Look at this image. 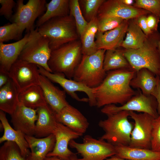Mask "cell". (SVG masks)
<instances>
[{
  "instance_id": "obj_1",
  "label": "cell",
  "mask_w": 160,
  "mask_h": 160,
  "mask_svg": "<svg viewBox=\"0 0 160 160\" xmlns=\"http://www.w3.org/2000/svg\"><path fill=\"white\" fill-rule=\"evenodd\" d=\"M135 71L122 69L110 71L102 83L93 89L98 108L110 104L123 105L135 94L130 85Z\"/></svg>"
},
{
  "instance_id": "obj_2",
  "label": "cell",
  "mask_w": 160,
  "mask_h": 160,
  "mask_svg": "<svg viewBox=\"0 0 160 160\" xmlns=\"http://www.w3.org/2000/svg\"><path fill=\"white\" fill-rule=\"evenodd\" d=\"M149 36L142 47L136 49H125L123 54L135 72L146 68L155 74L160 75V54L158 49L160 37L153 33Z\"/></svg>"
},
{
  "instance_id": "obj_3",
  "label": "cell",
  "mask_w": 160,
  "mask_h": 160,
  "mask_svg": "<svg viewBox=\"0 0 160 160\" xmlns=\"http://www.w3.org/2000/svg\"><path fill=\"white\" fill-rule=\"evenodd\" d=\"M38 30L41 35L48 39L52 51L80 39L74 19L69 14L51 19L38 28Z\"/></svg>"
},
{
  "instance_id": "obj_4",
  "label": "cell",
  "mask_w": 160,
  "mask_h": 160,
  "mask_svg": "<svg viewBox=\"0 0 160 160\" xmlns=\"http://www.w3.org/2000/svg\"><path fill=\"white\" fill-rule=\"evenodd\" d=\"M82 56L81 42L78 40L52 50L48 65L52 73L63 74L71 79Z\"/></svg>"
},
{
  "instance_id": "obj_5",
  "label": "cell",
  "mask_w": 160,
  "mask_h": 160,
  "mask_svg": "<svg viewBox=\"0 0 160 160\" xmlns=\"http://www.w3.org/2000/svg\"><path fill=\"white\" fill-rule=\"evenodd\" d=\"M107 116L106 119L99 122V126L105 132L99 138L114 145L129 146L134 127L128 119L129 112L121 111Z\"/></svg>"
},
{
  "instance_id": "obj_6",
  "label": "cell",
  "mask_w": 160,
  "mask_h": 160,
  "mask_svg": "<svg viewBox=\"0 0 160 160\" xmlns=\"http://www.w3.org/2000/svg\"><path fill=\"white\" fill-rule=\"evenodd\" d=\"M106 51L100 49L92 55H83L75 70L73 80L91 88L99 86L107 74L103 68Z\"/></svg>"
},
{
  "instance_id": "obj_7",
  "label": "cell",
  "mask_w": 160,
  "mask_h": 160,
  "mask_svg": "<svg viewBox=\"0 0 160 160\" xmlns=\"http://www.w3.org/2000/svg\"><path fill=\"white\" fill-rule=\"evenodd\" d=\"M30 32V39L24 47L18 59L39 65L52 73L48 65L52 51L48 39L39 33L38 28Z\"/></svg>"
},
{
  "instance_id": "obj_8",
  "label": "cell",
  "mask_w": 160,
  "mask_h": 160,
  "mask_svg": "<svg viewBox=\"0 0 160 160\" xmlns=\"http://www.w3.org/2000/svg\"><path fill=\"white\" fill-rule=\"evenodd\" d=\"M69 145L75 149L82 158L76 160H105L116 154L115 146L99 138L97 139L89 135L84 136L82 143L72 140Z\"/></svg>"
},
{
  "instance_id": "obj_9",
  "label": "cell",
  "mask_w": 160,
  "mask_h": 160,
  "mask_svg": "<svg viewBox=\"0 0 160 160\" xmlns=\"http://www.w3.org/2000/svg\"><path fill=\"white\" fill-rule=\"evenodd\" d=\"M40 74L51 81L59 84L64 90L72 98L80 102H88L91 106H96V101L93 89L74 80L68 79L63 74L48 71L41 66L37 65Z\"/></svg>"
},
{
  "instance_id": "obj_10",
  "label": "cell",
  "mask_w": 160,
  "mask_h": 160,
  "mask_svg": "<svg viewBox=\"0 0 160 160\" xmlns=\"http://www.w3.org/2000/svg\"><path fill=\"white\" fill-rule=\"evenodd\" d=\"M8 74L19 93L32 86L40 85L41 74L35 64L18 59Z\"/></svg>"
},
{
  "instance_id": "obj_11",
  "label": "cell",
  "mask_w": 160,
  "mask_h": 160,
  "mask_svg": "<svg viewBox=\"0 0 160 160\" xmlns=\"http://www.w3.org/2000/svg\"><path fill=\"white\" fill-rule=\"evenodd\" d=\"M23 0L17 1L15 13L12 21L17 23L27 33L34 29V24L37 17L46 11L45 0H29L25 4Z\"/></svg>"
},
{
  "instance_id": "obj_12",
  "label": "cell",
  "mask_w": 160,
  "mask_h": 160,
  "mask_svg": "<svg viewBox=\"0 0 160 160\" xmlns=\"http://www.w3.org/2000/svg\"><path fill=\"white\" fill-rule=\"evenodd\" d=\"M129 116L134 121L129 146L151 149L153 123L154 118L146 113H137L130 111Z\"/></svg>"
},
{
  "instance_id": "obj_13",
  "label": "cell",
  "mask_w": 160,
  "mask_h": 160,
  "mask_svg": "<svg viewBox=\"0 0 160 160\" xmlns=\"http://www.w3.org/2000/svg\"><path fill=\"white\" fill-rule=\"evenodd\" d=\"M123 111L146 113L154 118L158 116L152 98L141 93L132 97L121 106L110 104L104 106L101 110L102 113L107 115Z\"/></svg>"
},
{
  "instance_id": "obj_14",
  "label": "cell",
  "mask_w": 160,
  "mask_h": 160,
  "mask_svg": "<svg viewBox=\"0 0 160 160\" xmlns=\"http://www.w3.org/2000/svg\"><path fill=\"white\" fill-rule=\"evenodd\" d=\"M53 134L55 138V145L47 157L56 156L63 160L77 159L76 154L69 149L68 145L71 140L79 138L80 135L58 122Z\"/></svg>"
},
{
  "instance_id": "obj_15",
  "label": "cell",
  "mask_w": 160,
  "mask_h": 160,
  "mask_svg": "<svg viewBox=\"0 0 160 160\" xmlns=\"http://www.w3.org/2000/svg\"><path fill=\"white\" fill-rule=\"evenodd\" d=\"M149 13L145 9L126 5L121 0H105L100 7L97 17H114L128 20Z\"/></svg>"
},
{
  "instance_id": "obj_16",
  "label": "cell",
  "mask_w": 160,
  "mask_h": 160,
  "mask_svg": "<svg viewBox=\"0 0 160 160\" xmlns=\"http://www.w3.org/2000/svg\"><path fill=\"white\" fill-rule=\"evenodd\" d=\"M11 116V122L15 129L20 131L26 135H34L38 118L37 109L28 107L19 102Z\"/></svg>"
},
{
  "instance_id": "obj_17",
  "label": "cell",
  "mask_w": 160,
  "mask_h": 160,
  "mask_svg": "<svg viewBox=\"0 0 160 160\" xmlns=\"http://www.w3.org/2000/svg\"><path fill=\"white\" fill-rule=\"evenodd\" d=\"M30 36L31 32H28L22 39L15 42L8 44L0 42V73H8Z\"/></svg>"
},
{
  "instance_id": "obj_18",
  "label": "cell",
  "mask_w": 160,
  "mask_h": 160,
  "mask_svg": "<svg viewBox=\"0 0 160 160\" xmlns=\"http://www.w3.org/2000/svg\"><path fill=\"white\" fill-rule=\"evenodd\" d=\"M58 122L82 135L89 125L87 119L77 109L69 104L56 113Z\"/></svg>"
},
{
  "instance_id": "obj_19",
  "label": "cell",
  "mask_w": 160,
  "mask_h": 160,
  "mask_svg": "<svg viewBox=\"0 0 160 160\" xmlns=\"http://www.w3.org/2000/svg\"><path fill=\"white\" fill-rule=\"evenodd\" d=\"M127 20H124L117 27L102 33L98 31L95 37V42L98 50H113L121 46L126 33L129 25Z\"/></svg>"
},
{
  "instance_id": "obj_20",
  "label": "cell",
  "mask_w": 160,
  "mask_h": 160,
  "mask_svg": "<svg viewBox=\"0 0 160 160\" xmlns=\"http://www.w3.org/2000/svg\"><path fill=\"white\" fill-rule=\"evenodd\" d=\"M39 85L47 104L56 113L69 104L66 100L65 92L55 86L49 79L41 75Z\"/></svg>"
},
{
  "instance_id": "obj_21",
  "label": "cell",
  "mask_w": 160,
  "mask_h": 160,
  "mask_svg": "<svg viewBox=\"0 0 160 160\" xmlns=\"http://www.w3.org/2000/svg\"><path fill=\"white\" fill-rule=\"evenodd\" d=\"M37 110L38 118L35 125V137L42 138L53 134L58 123L55 113L48 104Z\"/></svg>"
},
{
  "instance_id": "obj_22",
  "label": "cell",
  "mask_w": 160,
  "mask_h": 160,
  "mask_svg": "<svg viewBox=\"0 0 160 160\" xmlns=\"http://www.w3.org/2000/svg\"><path fill=\"white\" fill-rule=\"evenodd\" d=\"M25 136L30 150L26 160H44L54 148L55 138L53 134L42 138L25 135Z\"/></svg>"
},
{
  "instance_id": "obj_23",
  "label": "cell",
  "mask_w": 160,
  "mask_h": 160,
  "mask_svg": "<svg viewBox=\"0 0 160 160\" xmlns=\"http://www.w3.org/2000/svg\"><path fill=\"white\" fill-rule=\"evenodd\" d=\"M0 120L4 131L3 135L0 138V143L6 141L15 143L18 147L22 155L26 159L30 151L25 135L20 131L11 127L4 112L1 110L0 111Z\"/></svg>"
},
{
  "instance_id": "obj_24",
  "label": "cell",
  "mask_w": 160,
  "mask_h": 160,
  "mask_svg": "<svg viewBox=\"0 0 160 160\" xmlns=\"http://www.w3.org/2000/svg\"><path fill=\"white\" fill-rule=\"evenodd\" d=\"M19 92L10 79L7 83L0 88V109L10 115L19 103Z\"/></svg>"
},
{
  "instance_id": "obj_25",
  "label": "cell",
  "mask_w": 160,
  "mask_h": 160,
  "mask_svg": "<svg viewBox=\"0 0 160 160\" xmlns=\"http://www.w3.org/2000/svg\"><path fill=\"white\" fill-rule=\"evenodd\" d=\"M116 155L129 160H160V153L151 149L132 148L121 145H114Z\"/></svg>"
},
{
  "instance_id": "obj_26",
  "label": "cell",
  "mask_w": 160,
  "mask_h": 160,
  "mask_svg": "<svg viewBox=\"0 0 160 160\" xmlns=\"http://www.w3.org/2000/svg\"><path fill=\"white\" fill-rule=\"evenodd\" d=\"M159 79L148 70L143 68L137 72L136 75L130 82V85L134 88H140L145 95L153 96Z\"/></svg>"
},
{
  "instance_id": "obj_27",
  "label": "cell",
  "mask_w": 160,
  "mask_h": 160,
  "mask_svg": "<svg viewBox=\"0 0 160 160\" xmlns=\"http://www.w3.org/2000/svg\"><path fill=\"white\" fill-rule=\"evenodd\" d=\"M69 0H52L49 3H47L45 12L36 22L37 28L52 18L69 15Z\"/></svg>"
},
{
  "instance_id": "obj_28",
  "label": "cell",
  "mask_w": 160,
  "mask_h": 160,
  "mask_svg": "<svg viewBox=\"0 0 160 160\" xmlns=\"http://www.w3.org/2000/svg\"><path fill=\"white\" fill-rule=\"evenodd\" d=\"M18 98L20 103L33 109L48 104L40 85L32 86L20 93Z\"/></svg>"
},
{
  "instance_id": "obj_29",
  "label": "cell",
  "mask_w": 160,
  "mask_h": 160,
  "mask_svg": "<svg viewBox=\"0 0 160 160\" xmlns=\"http://www.w3.org/2000/svg\"><path fill=\"white\" fill-rule=\"evenodd\" d=\"M148 36L141 29L135 19L129 23L125 39L120 46L125 49H136L142 47Z\"/></svg>"
},
{
  "instance_id": "obj_30",
  "label": "cell",
  "mask_w": 160,
  "mask_h": 160,
  "mask_svg": "<svg viewBox=\"0 0 160 160\" xmlns=\"http://www.w3.org/2000/svg\"><path fill=\"white\" fill-rule=\"evenodd\" d=\"M98 31L97 17L88 23L86 28L80 38L83 55H91L98 50L95 40Z\"/></svg>"
},
{
  "instance_id": "obj_31",
  "label": "cell",
  "mask_w": 160,
  "mask_h": 160,
  "mask_svg": "<svg viewBox=\"0 0 160 160\" xmlns=\"http://www.w3.org/2000/svg\"><path fill=\"white\" fill-rule=\"evenodd\" d=\"M129 66L122 51L116 49L106 50L103 62V68L106 72L125 69Z\"/></svg>"
},
{
  "instance_id": "obj_32",
  "label": "cell",
  "mask_w": 160,
  "mask_h": 160,
  "mask_svg": "<svg viewBox=\"0 0 160 160\" xmlns=\"http://www.w3.org/2000/svg\"><path fill=\"white\" fill-rule=\"evenodd\" d=\"M105 1L104 0H79L83 15L88 23L97 17L99 9Z\"/></svg>"
},
{
  "instance_id": "obj_33",
  "label": "cell",
  "mask_w": 160,
  "mask_h": 160,
  "mask_svg": "<svg viewBox=\"0 0 160 160\" xmlns=\"http://www.w3.org/2000/svg\"><path fill=\"white\" fill-rule=\"evenodd\" d=\"M69 9V14L74 19L77 31L80 38L88 23L85 20L83 15L78 0H70Z\"/></svg>"
},
{
  "instance_id": "obj_34",
  "label": "cell",
  "mask_w": 160,
  "mask_h": 160,
  "mask_svg": "<svg viewBox=\"0 0 160 160\" xmlns=\"http://www.w3.org/2000/svg\"><path fill=\"white\" fill-rule=\"evenodd\" d=\"M24 31L16 23L7 24L0 27V42L21 39Z\"/></svg>"
},
{
  "instance_id": "obj_35",
  "label": "cell",
  "mask_w": 160,
  "mask_h": 160,
  "mask_svg": "<svg viewBox=\"0 0 160 160\" xmlns=\"http://www.w3.org/2000/svg\"><path fill=\"white\" fill-rule=\"evenodd\" d=\"M0 160H26L15 143L6 141L0 148Z\"/></svg>"
},
{
  "instance_id": "obj_36",
  "label": "cell",
  "mask_w": 160,
  "mask_h": 160,
  "mask_svg": "<svg viewBox=\"0 0 160 160\" xmlns=\"http://www.w3.org/2000/svg\"><path fill=\"white\" fill-rule=\"evenodd\" d=\"M98 31L102 33L113 30L120 25L124 21L122 19L114 17L98 18Z\"/></svg>"
},
{
  "instance_id": "obj_37",
  "label": "cell",
  "mask_w": 160,
  "mask_h": 160,
  "mask_svg": "<svg viewBox=\"0 0 160 160\" xmlns=\"http://www.w3.org/2000/svg\"><path fill=\"white\" fill-rule=\"evenodd\" d=\"M133 6L148 11L160 18V0H136Z\"/></svg>"
},
{
  "instance_id": "obj_38",
  "label": "cell",
  "mask_w": 160,
  "mask_h": 160,
  "mask_svg": "<svg viewBox=\"0 0 160 160\" xmlns=\"http://www.w3.org/2000/svg\"><path fill=\"white\" fill-rule=\"evenodd\" d=\"M151 149L154 151L160 153V115L153 120Z\"/></svg>"
},
{
  "instance_id": "obj_39",
  "label": "cell",
  "mask_w": 160,
  "mask_h": 160,
  "mask_svg": "<svg viewBox=\"0 0 160 160\" xmlns=\"http://www.w3.org/2000/svg\"><path fill=\"white\" fill-rule=\"evenodd\" d=\"M1 7L0 15L3 16L7 19L12 21L13 16L12 9L16 3L13 0H0Z\"/></svg>"
},
{
  "instance_id": "obj_40",
  "label": "cell",
  "mask_w": 160,
  "mask_h": 160,
  "mask_svg": "<svg viewBox=\"0 0 160 160\" xmlns=\"http://www.w3.org/2000/svg\"><path fill=\"white\" fill-rule=\"evenodd\" d=\"M145 15H141L135 19L141 29L145 35L148 36L154 32L151 30L148 27L146 23V17Z\"/></svg>"
},
{
  "instance_id": "obj_41",
  "label": "cell",
  "mask_w": 160,
  "mask_h": 160,
  "mask_svg": "<svg viewBox=\"0 0 160 160\" xmlns=\"http://www.w3.org/2000/svg\"><path fill=\"white\" fill-rule=\"evenodd\" d=\"M159 18L153 14L146 17V23L148 27L153 32L157 30Z\"/></svg>"
},
{
  "instance_id": "obj_42",
  "label": "cell",
  "mask_w": 160,
  "mask_h": 160,
  "mask_svg": "<svg viewBox=\"0 0 160 160\" xmlns=\"http://www.w3.org/2000/svg\"><path fill=\"white\" fill-rule=\"evenodd\" d=\"M156 99L158 105V110L160 115V80L159 79L153 96Z\"/></svg>"
},
{
  "instance_id": "obj_43",
  "label": "cell",
  "mask_w": 160,
  "mask_h": 160,
  "mask_svg": "<svg viewBox=\"0 0 160 160\" xmlns=\"http://www.w3.org/2000/svg\"><path fill=\"white\" fill-rule=\"evenodd\" d=\"M10 79L8 73H0V88L5 85Z\"/></svg>"
},
{
  "instance_id": "obj_44",
  "label": "cell",
  "mask_w": 160,
  "mask_h": 160,
  "mask_svg": "<svg viewBox=\"0 0 160 160\" xmlns=\"http://www.w3.org/2000/svg\"><path fill=\"white\" fill-rule=\"evenodd\" d=\"M105 160H129L126 159H123L119 157L116 155L113 156L110 158L107 159Z\"/></svg>"
},
{
  "instance_id": "obj_45",
  "label": "cell",
  "mask_w": 160,
  "mask_h": 160,
  "mask_svg": "<svg viewBox=\"0 0 160 160\" xmlns=\"http://www.w3.org/2000/svg\"><path fill=\"white\" fill-rule=\"evenodd\" d=\"M121 1L123 4L129 6H131L134 3L132 0H121Z\"/></svg>"
},
{
  "instance_id": "obj_46",
  "label": "cell",
  "mask_w": 160,
  "mask_h": 160,
  "mask_svg": "<svg viewBox=\"0 0 160 160\" xmlns=\"http://www.w3.org/2000/svg\"><path fill=\"white\" fill-rule=\"evenodd\" d=\"M44 160H63L56 156L47 157Z\"/></svg>"
},
{
  "instance_id": "obj_47",
  "label": "cell",
  "mask_w": 160,
  "mask_h": 160,
  "mask_svg": "<svg viewBox=\"0 0 160 160\" xmlns=\"http://www.w3.org/2000/svg\"><path fill=\"white\" fill-rule=\"evenodd\" d=\"M158 49L160 54V37L158 43Z\"/></svg>"
}]
</instances>
